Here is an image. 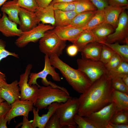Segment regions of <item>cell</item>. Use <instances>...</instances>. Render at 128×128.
<instances>
[{"label": "cell", "mask_w": 128, "mask_h": 128, "mask_svg": "<svg viewBox=\"0 0 128 128\" xmlns=\"http://www.w3.org/2000/svg\"><path fill=\"white\" fill-rule=\"evenodd\" d=\"M111 79L105 74L93 83L78 98V114L87 116L111 102Z\"/></svg>", "instance_id": "obj_1"}, {"label": "cell", "mask_w": 128, "mask_h": 128, "mask_svg": "<svg viewBox=\"0 0 128 128\" xmlns=\"http://www.w3.org/2000/svg\"><path fill=\"white\" fill-rule=\"evenodd\" d=\"M49 58L51 65L59 71L69 85L77 92L84 93L92 84L84 73L72 68L56 55H52Z\"/></svg>", "instance_id": "obj_2"}, {"label": "cell", "mask_w": 128, "mask_h": 128, "mask_svg": "<svg viewBox=\"0 0 128 128\" xmlns=\"http://www.w3.org/2000/svg\"><path fill=\"white\" fill-rule=\"evenodd\" d=\"M37 98L33 106L40 110L47 108L53 103H64L71 96L65 88H61L50 85L41 86Z\"/></svg>", "instance_id": "obj_3"}, {"label": "cell", "mask_w": 128, "mask_h": 128, "mask_svg": "<svg viewBox=\"0 0 128 128\" xmlns=\"http://www.w3.org/2000/svg\"><path fill=\"white\" fill-rule=\"evenodd\" d=\"M39 41L40 51L49 57L53 55L59 57L66 46L67 41L60 39L53 29L46 32Z\"/></svg>", "instance_id": "obj_4"}, {"label": "cell", "mask_w": 128, "mask_h": 128, "mask_svg": "<svg viewBox=\"0 0 128 128\" xmlns=\"http://www.w3.org/2000/svg\"><path fill=\"white\" fill-rule=\"evenodd\" d=\"M78 98L70 96L65 102L61 103L54 113L59 118L61 125L63 128H74L76 124L73 120L78 108Z\"/></svg>", "instance_id": "obj_5"}, {"label": "cell", "mask_w": 128, "mask_h": 128, "mask_svg": "<svg viewBox=\"0 0 128 128\" xmlns=\"http://www.w3.org/2000/svg\"><path fill=\"white\" fill-rule=\"evenodd\" d=\"M77 62L78 69L84 73L92 84L108 71L105 64L100 60L81 58L77 59Z\"/></svg>", "instance_id": "obj_6"}, {"label": "cell", "mask_w": 128, "mask_h": 128, "mask_svg": "<svg viewBox=\"0 0 128 128\" xmlns=\"http://www.w3.org/2000/svg\"><path fill=\"white\" fill-rule=\"evenodd\" d=\"M44 63V68L41 71L37 73H30L28 83L30 86L36 85L39 87L40 86L38 84L37 80L38 78H40L42 79V82L44 86L50 85L55 87H59V86L48 81L46 78L47 76L50 75L53 80L55 81L59 82L61 80L59 73L56 72L55 68L51 64L49 58L47 55H45V56Z\"/></svg>", "instance_id": "obj_7"}, {"label": "cell", "mask_w": 128, "mask_h": 128, "mask_svg": "<svg viewBox=\"0 0 128 128\" xmlns=\"http://www.w3.org/2000/svg\"><path fill=\"white\" fill-rule=\"evenodd\" d=\"M115 112V104L111 102L100 110L84 117L96 128H111L110 123Z\"/></svg>", "instance_id": "obj_8"}, {"label": "cell", "mask_w": 128, "mask_h": 128, "mask_svg": "<svg viewBox=\"0 0 128 128\" xmlns=\"http://www.w3.org/2000/svg\"><path fill=\"white\" fill-rule=\"evenodd\" d=\"M55 27L40 23L31 30L22 32L15 40V44L18 47L22 48L30 42H36L43 36L46 32L53 29Z\"/></svg>", "instance_id": "obj_9"}, {"label": "cell", "mask_w": 128, "mask_h": 128, "mask_svg": "<svg viewBox=\"0 0 128 128\" xmlns=\"http://www.w3.org/2000/svg\"><path fill=\"white\" fill-rule=\"evenodd\" d=\"M32 68L31 64L27 65L24 72L20 76L18 85L20 90V100L31 101L34 104L38 96L39 87L36 85L30 86L28 83L29 76Z\"/></svg>", "instance_id": "obj_10"}, {"label": "cell", "mask_w": 128, "mask_h": 128, "mask_svg": "<svg viewBox=\"0 0 128 128\" xmlns=\"http://www.w3.org/2000/svg\"><path fill=\"white\" fill-rule=\"evenodd\" d=\"M128 15L125 11L120 14L114 32L107 37L105 42L112 43L123 42L128 44Z\"/></svg>", "instance_id": "obj_11"}, {"label": "cell", "mask_w": 128, "mask_h": 128, "mask_svg": "<svg viewBox=\"0 0 128 128\" xmlns=\"http://www.w3.org/2000/svg\"><path fill=\"white\" fill-rule=\"evenodd\" d=\"M34 103L29 100H16L11 104V107L5 116L10 124L13 119L19 116L28 117L29 112L32 110Z\"/></svg>", "instance_id": "obj_12"}, {"label": "cell", "mask_w": 128, "mask_h": 128, "mask_svg": "<svg viewBox=\"0 0 128 128\" xmlns=\"http://www.w3.org/2000/svg\"><path fill=\"white\" fill-rule=\"evenodd\" d=\"M0 97L11 104L16 100H20L21 95L18 82L16 80L10 84L7 82L0 88Z\"/></svg>", "instance_id": "obj_13"}, {"label": "cell", "mask_w": 128, "mask_h": 128, "mask_svg": "<svg viewBox=\"0 0 128 128\" xmlns=\"http://www.w3.org/2000/svg\"><path fill=\"white\" fill-rule=\"evenodd\" d=\"M20 24L19 28L22 32L29 31L39 23L35 12L20 7L18 14Z\"/></svg>", "instance_id": "obj_14"}, {"label": "cell", "mask_w": 128, "mask_h": 128, "mask_svg": "<svg viewBox=\"0 0 128 128\" xmlns=\"http://www.w3.org/2000/svg\"><path fill=\"white\" fill-rule=\"evenodd\" d=\"M84 30L83 28H77L69 25L55 26L53 30L61 40L68 41L73 43Z\"/></svg>", "instance_id": "obj_15"}, {"label": "cell", "mask_w": 128, "mask_h": 128, "mask_svg": "<svg viewBox=\"0 0 128 128\" xmlns=\"http://www.w3.org/2000/svg\"><path fill=\"white\" fill-rule=\"evenodd\" d=\"M60 103L55 102L49 105L47 108L48 110L47 113L43 114L41 116L39 115V109L33 107L32 111L34 117L32 123V128H45L50 117L54 113Z\"/></svg>", "instance_id": "obj_16"}, {"label": "cell", "mask_w": 128, "mask_h": 128, "mask_svg": "<svg viewBox=\"0 0 128 128\" xmlns=\"http://www.w3.org/2000/svg\"><path fill=\"white\" fill-rule=\"evenodd\" d=\"M17 24L10 20L6 14L3 13L0 18V32L7 37H19L22 32L17 27Z\"/></svg>", "instance_id": "obj_17"}, {"label": "cell", "mask_w": 128, "mask_h": 128, "mask_svg": "<svg viewBox=\"0 0 128 128\" xmlns=\"http://www.w3.org/2000/svg\"><path fill=\"white\" fill-rule=\"evenodd\" d=\"M128 7L108 5L104 9L105 22L110 24L115 29L117 26L120 14L127 9Z\"/></svg>", "instance_id": "obj_18"}, {"label": "cell", "mask_w": 128, "mask_h": 128, "mask_svg": "<svg viewBox=\"0 0 128 128\" xmlns=\"http://www.w3.org/2000/svg\"><path fill=\"white\" fill-rule=\"evenodd\" d=\"M102 44L97 42L90 43L80 51L82 58L100 60Z\"/></svg>", "instance_id": "obj_19"}, {"label": "cell", "mask_w": 128, "mask_h": 128, "mask_svg": "<svg viewBox=\"0 0 128 128\" xmlns=\"http://www.w3.org/2000/svg\"><path fill=\"white\" fill-rule=\"evenodd\" d=\"M35 12L39 23L41 22L44 24L55 26V9L52 5L50 4L44 8H39Z\"/></svg>", "instance_id": "obj_20"}, {"label": "cell", "mask_w": 128, "mask_h": 128, "mask_svg": "<svg viewBox=\"0 0 128 128\" xmlns=\"http://www.w3.org/2000/svg\"><path fill=\"white\" fill-rule=\"evenodd\" d=\"M20 8L18 4L17 0H12L5 2L1 7V11L7 15L10 20L19 25L18 14Z\"/></svg>", "instance_id": "obj_21"}, {"label": "cell", "mask_w": 128, "mask_h": 128, "mask_svg": "<svg viewBox=\"0 0 128 128\" xmlns=\"http://www.w3.org/2000/svg\"><path fill=\"white\" fill-rule=\"evenodd\" d=\"M111 102L115 104V112L128 110V94L113 89Z\"/></svg>", "instance_id": "obj_22"}, {"label": "cell", "mask_w": 128, "mask_h": 128, "mask_svg": "<svg viewBox=\"0 0 128 128\" xmlns=\"http://www.w3.org/2000/svg\"><path fill=\"white\" fill-rule=\"evenodd\" d=\"M78 14L75 10L64 11L55 9V26L69 25Z\"/></svg>", "instance_id": "obj_23"}, {"label": "cell", "mask_w": 128, "mask_h": 128, "mask_svg": "<svg viewBox=\"0 0 128 128\" xmlns=\"http://www.w3.org/2000/svg\"><path fill=\"white\" fill-rule=\"evenodd\" d=\"M114 28L110 24L104 22L96 27L91 31L98 42H105L107 37L113 33Z\"/></svg>", "instance_id": "obj_24"}, {"label": "cell", "mask_w": 128, "mask_h": 128, "mask_svg": "<svg viewBox=\"0 0 128 128\" xmlns=\"http://www.w3.org/2000/svg\"><path fill=\"white\" fill-rule=\"evenodd\" d=\"M98 41L91 30H84L73 43L77 47L78 51L81 50L89 43Z\"/></svg>", "instance_id": "obj_25"}, {"label": "cell", "mask_w": 128, "mask_h": 128, "mask_svg": "<svg viewBox=\"0 0 128 128\" xmlns=\"http://www.w3.org/2000/svg\"><path fill=\"white\" fill-rule=\"evenodd\" d=\"M96 11H86L78 14L72 20L70 25L77 28H83L94 15Z\"/></svg>", "instance_id": "obj_26"}, {"label": "cell", "mask_w": 128, "mask_h": 128, "mask_svg": "<svg viewBox=\"0 0 128 128\" xmlns=\"http://www.w3.org/2000/svg\"><path fill=\"white\" fill-rule=\"evenodd\" d=\"M103 44L111 49L114 53L118 55L124 61L128 62V44L120 45L118 42Z\"/></svg>", "instance_id": "obj_27"}, {"label": "cell", "mask_w": 128, "mask_h": 128, "mask_svg": "<svg viewBox=\"0 0 128 128\" xmlns=\"http://www.w3.org/2000/svg\"><path fill=\"white\" fill-rule=\"evenodd\" d=\"M104 9L97 10L94 15L83 28L84 30H91L97 26L105 22Z\"/></svg>", "instance_id": "obj_28"}, {"label": "cell", "mask_w": 128, "mask_h": 128, "mask_svg": "<svg viewBox=\"0 0 128 128\" xmlns=\"http://www.w3.org/2000/svg\"><path fill=\"white\" fill-rule=\"evenodd\" d=\"M111 79L113 78L120 77L128 74V62L123 61L115 68L108 70L106 74Z\"/></svg>", "instance_id": "obj_29"}, {"label": "cell", "mask_w": 128, "mask_h": 128, "mask_svg": "<svg viewBox=\"0 0 128 128\" xmlns=\"http://www.w3.org/2000/svg\"><path fill=\"white\" fill-rule=\"evenodd\" d=\"M74 1L75 5V11L78 14L97 10L96 7L90 0H76Z\"/></svg>", "instance_id": "obj_30"}, {"label": "cell", "mask_w": 128, "mask_h": 128, "mask_svg": "<svg viewBox=\"0 0 128 128\" xmlns=\"http://www.w3.org/2000/svg\"><path fill=\"white\" fill-rule=\"evenodd\" d=\"M110 122L117 124H128V110L115 112Z\"/></svg>", "instance_id": "obj_31"}, {"label": "cell", "mask_w": 128, "mask_h": 128, "mask_svg": "<svg viewBox=\"0 0 128 128\" xmlns=\"http://www.w3.org/2000/svg\"><path fill=\"white\" fill-rule=\"evenodd\" d=\"M111 82L113 89L128 94V87L124 83L121 78L117 77L112 79Z\"/></svg>", "instance_id": "obj_32"}, {"label": "cell", "mask_w": 128, "mask_h": 128, "mask_svg": "<svg viewBox=\"0 0 128 128\" xmlns=\"http://www.w3.org/2000/svg\"><path fill=\"white\" fill-rule=\"evenodd\" d=\"M102 46L100 55V60L106 64L112 58L114 52L110 48L104 44Z\"/></svg>", "instance_id": "obj_33"}, {"label": "cell", "mask_w": 128, "mask_h": 128, "mask_svg": "<svg viewBox=\"0 0 128 128\" xmlns=\"http://www.w3.org/2000/svg\"><path fill=\"white\" fill-rule=\"evenodd\" d=\"M52 5L54 9L64 11L75 10V5L74 1L59 2Z\"/></svg>", "instance_id": "obj_34"}, {"label": "cell", "mask_w": 128, "mask_h": 128, "mask_svg": "<svg viewBox=\"0 0 128 128\" xmlns=\"http://www.w3.org/2000/svg\"><path fill=\"white\" fill-rule=\"evenodd\" d=\"M17 3L20 7L34 12L39 8L36 0H17Z\"/></svg>", "instance_id": "obj_35"}, {"label": "cell", "mask_w": 128, "mask_h": 128, "mask_svg": "<svg viewBox=\"0 0 128 128\" xmlns=\"http://www.w3.org/2000/svg\"><path fill=\"white\" fill-rule=\"evenodd\" d=\"M73 120L78 128H96L93 125L87 120L84 117L76 114L73 117Z\"/></svg>", "instance_id": "obj_36"}, {"label": "cell", "mask_w": 128, "mask_h": 128, "mask_svg": "<svg viewBox=\"0 0 128 128\" xmlns=\"http://www.w3.org/2000/svg\"><path fill=\"white\" fill-rule=\"evenodd\" d=\"M6 46L5 42L0 39V62L3 59L9 56H13L16 58H19L18 55L15 52H10L5 49ZM1 72L0 71V73Z\"/></svg>", "instance_id": "obj_37"}, {"label": "cell", "mask_w": 128, "mask_h": 128, "mask_svg": "<svg viewBox=\"0 0 128 128\" xmlns=\"http://www.w3.org/2000/svg\"><path fill=\"white\" fill-rule=\"evenodd\" d=\"M123 61L117 54L114 53L109 62L105 64L108 70L113 69L119 66Z\"/></svg>", "instance_id": "obj_38"}, {"label": "cell", "mask_w": 128, "mask_h": 128, "mask_svg": "<svg viewBox=\"0 0 128 128\" xmlns=\"http://www.w3.org/2000/svg\"><path fill=\"white\" fill-rule=\"evenodd\" d=\"M45 128H63L61 125L59 118L55 113L50 117L47 123Z\"/></svg>", "instance_id": "obj_39"}, {"label": "cell", "mask_w": 128, "mask_h": 128, "mask_svg": "<svg viewBox=\"0 0 128 128\" xmlns=\"http://www.w3.org/2000/svg\"><path fill=\"white\" fill-rule=\"evenodd\" d=\"M97 9V10L104 9L109 5L107 0H90Z\"/></svg>", "instance_id": "obj_40"}, {"label": "cell", "mask_w": 128, "mask_h": 128, "mask_svg": "<svg viewBox=\"0 0 128 128\" xmlns=\"http://www.w3.org/2000/svg\"><path fill=\"white\" fill-rule=\"evenodd\" d=\"M11 104L6 101L3 102L0 105V117L5 115L10 110Z\"/></svg>", "instance_id": "obj_41"}, {"label": "cell", "mask_w": 128, "mask_h": 128, "mask_svg": "<svg viewBox=\"0 0 128 128\" xmlns=\"http://www.w3.org/2000/svg\"><path fill=\"white\" fill-rule=\"evenodd\" d=\"M109 5L118 6H128L127 0H107Z\"/></svg>", "instance_id": "obj_42"}, {"label": "cell", "mask_w": 128, "mask_h": 128, "mask_svg": "<svg viewBox=\"0 0 128 128\" xmlns=\"http://www.w3.org/2000/svg\"><path fill=\"white\" fill-rule=\"evenodd\" d=\"M78 51V49L77 47L73 44L69 46L66 49V52L67 54L69 56L71 57L75 56Z\"/></svg>", "instance_id": "obj_43"}, {"label": "cell", "mask_w": 128, "mask_h": 128, "mask_svg": "<svg viewBox=\"0 0 128 128\" xmlns=\"http://www.w3.org/2000/svg\"><path fill=\"white\" fill-rule=\"evenodd\" d=\"M53 0H36L39 8H45L50 4Z\"/></svg>", "instance_id": "obj_44"}, {"label": "cell", "mask_w": 128, "mask_h": 128, "mask_svg": "<svg viewBox=\"0 0 128 128\" xmlns=\"http://www.w3.org/2000/svg\"><path fill=\"white\" fill-rule=\"evenodd\" d=\"M23 120L21 124L22 125L21 128H32V122L33 120L29 121L28 117L23 116Z\"/></svg>", "instance_id": "obj_45"}, {"label": "cell", "mask_w": 128, "mask_h": 128, "mask_svg": "<svg viewBox=\"0 0 128 128\" xmlns=\"http://www.w3.org/2000/svg\"><path fill=\"white\" fill-rule=\"evenodd\" d=\"M7 120L5 115L0 117V128H7Z\"/></svg>", "instance_id": "obj_46"}, {"label": "cell", "mask_w": 128, "mask_h": 128, "mask_svg": "<svg viewBox=\"0 0 128 128\" xmlns=\"http://www.w3.org/2000/svg\"><path fill=\"white\" fill-rule=\"evenodd\" d=\"M111 128H128V124H117L111 123H110Z\"/></svg>", "instance_id": "obj_47"}, {"label": "cell", "mask_w": 128, "mask_h": 128, "mask_svg": "<svg viewBox=\"0 0 128 128\" xmlns=\"http://www.w3.org/2000/svg\"><path fill=\"white\" fill-rule=\"evenodd\" d=\"M6 82L5 74L1 72L0 73V88Z\"/></svg>", "instance_id": "obj_48"}, {"label": "cell", "mask_w": 128, "mask_h": 128, "mask_svg": "<svg viewBox=\"0 0 128 128\" xmlns=\"http://www.w3.org/2000/svg\"><path fill=\"white\" fill-rule=\"evenodd\" d=\"M121 78L124 83L128 87V74L123 76Z\"/></svg>", "instance_id": "obj_49"}, {"label": "cell", "mask_w": 128, "mask_h": 128, "mask_svg": "<svg viewBox=\"0 0 128 128\" xmlns=\"http://www.w3.org/2000/svg\"><path fill=\"white\" fill-rule=\"evenodd\" d=\"M76 0H53L50 4H53L55 3L61 2H70Z\"/></svg>", "instance_id": "obj_50"}, {"label": "cell", "mask_w": 128, "mask_h": 128, "mask_svg": "<svg viewBox=\"0 0 128 128\" xmlns=\"http://www.w3.org/2000/svg\"><path fill=\"white\" fill-rule=\"evenodd\" d=\"M8 0H0V7Z\"/></svg>", "instance_id": "obj_51"}, {"label": "cell", "mask_w": 128, "mask_h": 128, "mask_svg": "<svg viewBox=\"0 0 128 128\" xmlns=\"http://www.w3.org/2000/svg\"><path fill=\"white\" fill-rule=\"evenodd\" d=\"M5 100L3 99L0 97V105Z\"/></svg>", "instance_id": "obj_52"}, {"label": "cell", "mask_w": 128, "mask_h": 128, "mask_svg": "<svg viewBox=\"0 0 128 128\" xmlns=\"http://www.w3.org/2000/svg\"><path fill=\"white\" fill-rule=\"evenodd\" d=\"M1 15V14L0 13V18Z\"/></svg>", "instance_id": "obj_53"}]
</instances>
